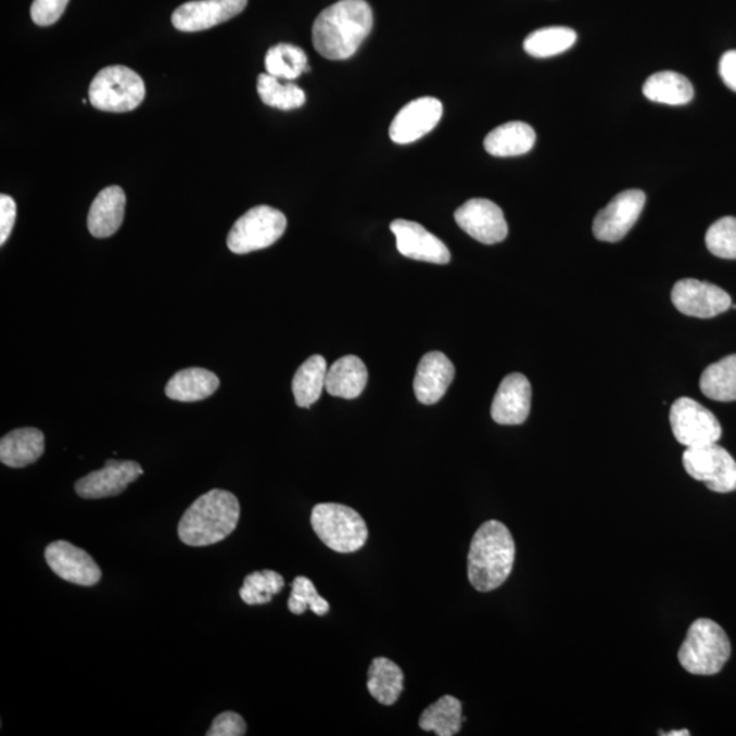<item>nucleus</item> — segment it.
Here are the masks:
<instances>
[{
  "mask_svg": "<svg viewBox=\"0 0 736 736\" xmlns=\"http://www.w3.org/2000/svg\"><path fill=\"white\" fill-rule=\"evenodd\" d=\"M372 25L375 15L366 0H340L318 15L313 26V45L319 55L345 61L359 50Z\"/></svg>",
  "mask_w": 736,
  "mask_h": 736,
  "instance_id": "f257e3e1",
  "label": "nucleus"
},
{
  "mask_svg": "<svg viewBox=\"0 0 736 736\" xmlns=\"http://www.w3.org/2000/svg\"><path fill=\"white\" fill-rule=\"evenodd\" d=\"M516 543L508 526L497 520L484 522L474 532L468 553V579L474 589H498L515 567Z\"/></svg>",
  "mask_w": 736,
  "mask_h": 736,
  "instance_id": "f03ea898",
  "label": "nucleus"
},
{
  "mask_svg": "<svg viewBox=\"0 0 736 736\" xmlns=\"http://www.w3.org/2000/svg\"><path fill=\"white\" fill-rule=\"evenodd\" d=\"M239 500L226 490H211L185 511L178 525L181 542L191 547L220 543L237 530Z\"/></svg>",
  "mask_w": 736,
  "mask_h": 736,
  "instance_id": "7ed1b4c3",
  "label": "nucleus"
},
{
  "mask_svg": "<svg viewBox=\"0 0 736 736\" xmlns=\"http://www.w3.org/2000/svg\"><path fill=\"white\" fill-rule=\"evenodd\" d=\"M729 656L731 643L724 629L712 620L700 618L687 631L678 660L689 674L711 676L723 670Z\"/></svg>",
  "mask_w": 736,
  "mask_h": 736,
  "instance_id": "20e7f679",
  "label": "nucleus"
},
{
  "mask_svg": "<svg viewBox=\"0 0 736 736\" xmlns=\"http://www.w3.org/2000/svg\"><path fill=\"white\" fill-rule=\"evenodd\" d=\"M312 525L325 546L340 554L359 551L368 538L366 521L345 505H317L313 509Z\"/></svg>",
  "mask_w": 736,
  "mask_h": 736,
  "instance_id": "39448f33",
  "label": "nucleus"
},
{
  "mask_svg": "<svg viewBox=\"0 0 736 736\" xmlns=\"http://www.w3.org/2000/svg\"><path fill=\"white\" fill-rule=\"evenodd\" d=\"M145 83L140 74L126 66L103 68L90 83V103L100 111L130 112L141 105L145 99Z\"/></svg>",
  "mask_w": 736,
  "mask_h": 736,
  "instance_id": "423d86ee",
  "label": "nucleus"
},
{
  "mask_svg": "<svg viewBox=\"0 0 736 736\" xmlns=\"http://www.w3.org/2000/svg\"><path fill=\"white\" fill-rule=\"evenodd\" d=\"M287 229L284 213L268 205L245 212L228 233L227 245L234 254H249L270 248Z\"/></svg>",
  "mask_w": 736,
  "mask_h": 736,
  "instance_id": "0eeeda50",
  "label": "nucleus"
},
{
  "mask_svg": "<svg viewBox=\"0 0 736 736\" xmlns=\"http://www.w3.org/2000/svg\"><path fill=\"white\" fill-rule=\"evenodd\" d=\"M670 424L675 440L689 447L719 444L723 430L711 410L693 398L682 397L672 404Z\"/></svg>",
  "mask_w": 736,
  "mask_h": 736,
  "instance_id": "6e6552de",
  "label": "nucleus"
},
{
  "mask_svg": "<svg viewBox=\"0 0 736 736\" xmlns=\"http://www.w3.org/2000/svg\"><path fill=\"white\" fill-rule=\"evenodd\" d=\"M685 471L713 493L727 494L736 490V461L719 444L689 447L682 457Z\"/></svg>",
  "mask_w": 736,
  "mask_h": 736,
  "instance_id": "1a4fd4ad",
  "label": "nucleus"
},
{
  "mask_svg": "<svg viewBox=\"0 0 736 736\" xmlns=\"http://www.w3.org/2000/svg\"><path fill=\"white\" fill-rule=\"evenodd\" d=\"M671 299L680 313L702 319L718 317L733 306V299L722 288L695 279L676 282Z\"/></svg>",
  "mask_w": 736,
  "mask_h": 736,
  "instance_id": "9d476101",
  "label": "nucleus"
},
{
  "mask_svg": "<svg viewBox=\"0 0 736 736\" xmlns=\"http://www.w3.org/2000/svg\"><path fill=\"white\" fill-rule=\"evenodd\" d=\"M645 201L647 196L642 190L622 191L605 210L597 213L594 220L595 238L601 242H620L642 216Z\"/></svg>",
  "mask_w": 736,
  "mask_h": 736,
  "instance_id": "9b49d317",
  "label": "nucleus"
},
{
  "mask_svg": "<svg viewBox=\"0 0 736 736\" xmlns=\"http://www.w3.org/2000/svg\"><path fill=\"white\" fill-rule=\"evenodd\" d=\"M458 227L483 244H497L508 237L509 227L503 210L493 201L474 199L455 213Z\"/></svg>",
  "mask_w": 736,
  "mask_h": 736,
  "instance_id": "f8f14e48",
  "label": "nucleus"
},
{
  "mask_svg": "<svg viewBox=\"0 0 736 736\" xmlns=\"http://www.w3.org/2000/svg\"><path fill=\"white\" fill-rule=\"evenodd\" d=\"M46 561L58 578L76 585L93 586L103 575L99 564L85 549L65 541L48 544Z\"/></svg>",
  "mask_w": 736,
  "mask_h": 736,
  "instance_id": "ddd939ff",
  "label": "nucleus"
},
{
  "mask_svg": "<svg viewBox=\"0 0 736 736\" xmlns=\"http://www.w3.org/2000/svg\"><path fill=\"white\" fill-rule=\"evenodd\" d=\"M249 0H193L181 4L173 14V25L180 31L207 30L237 17Z\"/></svg>",
  "mask_w": 736,
  "mask_h": 736,
  "instance_id": "4468645a",
  "label": "nucleus"
},
{
  "mask_svg": "<svg viewBox=\"0 0 736 736\" xmlns=\"http://www.w3.org/2000/svg\"><path fill=\"white\" fill-rule=\"evenodd\" d=\"M442 112L444 106L439 99L421 98L410 101L394 117L389 136L399 145L418 141L435 129Z\"/></svg>",
  "mask_w": 736,
  "mask_h": 736,
  "instance_id": "2eb2a0df",
  "label": "nucleus"
},
{
  "mask_svg": "<svg viewBox=\"0 0 736 736\" xmlns=\"http://www.w3.org/2000/svg\"><path fill=\"white\" fill-rule=\"evenodd\" d=\"M391 231L396 237L397 250L404 257L436 265L451 263V252L446 244L420 224L394 220Z\"/></svg>",
  "mask_w": 736,
  "mask_h": 736,
  "instance_id": "dca6fc26",
  "label": "nucleus"
},
{
  "mask_svg": "<svg viewBox=\"0 0 736 736\" xmlns=\"http://www.w3.org/2000/svg\"><path fill=\"white\" fill-rule=\"evenodd\" d=\"M143 473L140 464L136 461L109 460L104 468L87 474L76 483V491L84 499H100L115 497L127 488Z\"/></svg>",
  "mask_w": 736,
  "mask_h": 736,
  "instance_id": "f3484780",
  "label": "nucleus"
},
{
  "mask_svg": "<svg viewBox=\"0 0 736 736\" xmlns=\"http://www.w3.org/2000/svg\"><path fill=\"white\" fill-rule=\"evenodd\" d=\"M532 388L530 381L520 372L505 377L491 405V416L495 423L519 426L524 423L531 413Z\"/></svg>",
  "mask_w": 736,
  "mask_h": 736,
  "instance_id": "a211bd4d",
  "label": "nucleus"
},
{
  "mask_svg": "<svg viewBox=\"0 0 736 736\" xmlns=\"http://www.w3.org/2000/svg\"><path fill=\"white\" fill-rule=\"evenodd\" d=\"M456 368L442 352H429L421 357L414 380L415 396L424 405H433L445 396L455 380Z\"/></svg>",
  "mask_w": 736,
  "mask_h": 736,
  "instance_id": "6ab92c4d",
  "label": "nucleus"
},
{
  "mask_svg": "<svg viewBox=\"0 0 736 736\" xmlns=\"http://www.w3.org/2000/svg\"><path fill=\"white\" fill-rule=\"evenodd\" d=\"M125 210L126 194L119 186H110V188L101 190L92 206H90L89 232L99 239L112 237L122 226Z\"/></svg>",
  "mask_w": 736,
  "mask_h": 736,
  "instance_id": "aec40b11",
  "label": "nucleus"
},
{
  "mask_svg": "<svg viewBox=\"0 0 736 736\" xmlns=\"http://www.w3.org/2000/svg\"><path fill=\"white\" fill-rule=\"evenodd\" d=\"M46 449L45 434L40 430L17 429L0 441V461L10 468H25L36 462Z\"/></svg>",
  "mask_w": 736,
  "mask_h": 736,
  "instance_id": "412c9836",
  "label": "nucleus"
},
{
  "mask_svg": "<svg viewBox=\"0 0 736 736\" xmlns=\"http://www.w3.org/2000/svg\"><path fill=\"white\" fill-rule=\"evenodd\" d=\"M220 380L210 370L200 367L185 368L170 378L165 394L181 403H195L215 394Z\"/></svg>",
  "mask_w": 736,
  "mask_h": 736,
  "instance_id": "4be33fe9",
  "label": "nucleus"
},
{
  "mask_svg": "<svg viewBox=\"0 0 736 736\" xmlns=\"http://www.w3.org/2000/svg\"><path fill=\"white\" fill-rule=\"evenodd\" d=\"M536 132L524 122H509L498 126L484 140V149L491 156L515 157L532 151Z\"/></svg>",
  "mask_w": 736,
  "mask_h": 736,
  "instance_id": "5701e85b",
  "label": "nucleus"
},
{
  "mask_svg": "<svg viewBox=\"0 0 736 736\" xmlns=\"http://www.w3.org/2000/svg\"><path fill=\"white\" fill-rule=\"evenodd\" d=\"M367 380L365 363L354 355L343 356L329 367L327 392L330 396L354 399L365 391Z\"/></svg>",
  "mask_w": 736,
  "mask_h": 736,
  "instance_id": "b1692460",
  "label": "nucleus"
},
{
  "mask_svg": "<svg viewBox=\"0 0 736 736\" xmlns=\"http://www.w3.org/2000/svg\"><path fill=\"white\" fill-rule=\"evenodd\" d=\"M328 365L321 355H313L297 368L292 381V392L301 408H310L327 391Z\"/></svg>",
  "mask_w": 736,
  "mask_h": 736,
  "instance_id": "393cba45",
  "label": "nucleus"
},
{
  "mask_svg": "<svg viewBox=\"0 0 736 736\" xmlns=\"http://www.w3.org/2000/svg\"><path fill=\"white\" fill-rule=\"evenodd\" d=\"M643 93L653 103L685 105L695 98V88L689 79L680 73L660 72L647 79Z\"/></svg>",
  "mask_w": 736,
  "mask_h": 736,
  "instance_id": "a878e982",
  "label": "nucleus"
},
{
  "mask_svg": "<svg viewBox=\"0 0 736 736\" xmlns=\"http://www.w3.org/2000/svg\"><path fill=\"white\" fill-rule=\"evenodd\" d=\"M367 689L382 706H393L404 689L402 669L386 658L372 660L370 670H368Z\"/></svg>",
  "mask_w": 736,
  "mask_h": 736,
  "instance_id": "bb28decb",
  "label": "nucleus"
},
{
  "mask_svg": "<svg viewBox=\"0 0 736 736\" xmlns=\"http://www.w3.org/2000/svg\"><path fill=\"white\" fill-rule=\"evenodd\" d=\"M700 388L703 396L713 402H736V355L708 366L702 372Z\"/></svg>",
  "mask_w": 736,
  "mask_h": 736,
  "instance_id": "cd10ccee",
  "label": "nucleus"
},
{
  "mask_svg": "<svg viewBox=\"0 0 736 736\" xmlns=\"http://www.w3.org/2000/svg\"><path fill=\"white\" fill-rule=\"evenodd\" d=\"M464 720L462 703L456 697L444 696L421 713L419 725L439 736H453L460 733Z\"/></svg>",
  "mask_w": 736,
  "mask_h": 736,
  "instance_id": "c85d7f7f",
  "label": "nucleus"
},
{
  "mask_svg": "<svg viewBox=\"0 0 736 736\" xmlns=\"http://www.w3.org/2000/svg\"><path fill=\"white\" fill-rule=\"evenodd\" d=\"M265 67L270 76L285 79V81H293L303 73L310 72L306 52L302 48L285 45V42L270 48L265 56Z\"/></svg>",
  "mask_w": 736,
  "mask_h": 736,
  "instance_id": "c756f323",
  "label": "nucleus"
},
{
  "mask_svg": "<svg viewBox=\"0 0 736 736\" xmlns=\"http://www.w3.org/2000/svg\"><path fill=\"white\" fill-rule=\"evenodd\" d=\"M578 41V34L564 26H549L533 31L524 41V50L533 58H551L567 52Z\"/></svg>",
  "mask_w": 736,
  "mask_h": 736,
  "instance_id": "7c9ffc66",
  "label": "nucleus"
},
{
  "mask_svg": "<svg viewBox=\"0 0 736 736\" xmlns=\"http://www.w3.org/2000/svg\"><path fill=\"white\" fill-rule=\"evenodd\" d=\"M257 90L263 103L277 110H296L306 103V94L296 84H281L280 78L268 73L259 74Z\"/></svg>",
  "mask_w": 736,
  "mask_h": 736,
  "instance_id": "2f4dec72",
  "label": "nucleus"
},
{
  "mask_svg": "<svg viewBox=\"0 0 736 736\" xmlns=\"http://www.w3.org/2000/svg\"><path fill=\"white\" fill-rule=\"evenodd\" d=\"M284 579L274 570L254 572L244 579V584L239 591L240 597L249 606L266 605L271 597L280 594L284 588Z\"/></svg>",
  "mask_w": 736,
  "mask_h": 736,
  "instance_id": "473e14b6",
  "label": "nucleus"
},
{
  "mask_svg": "<svg viewBox=\"0 0 736 736\" xmlns=\"http://www.w3.org/2000/svg\"><path fill=\"white\" fill-rule=\"evenodd\" d=\"M288 608L295 616H302L307 608L319 617L327 616L330 610L329 602L318 595L316 585L312 580L299 575L292 583V594L288 600Z\"/></svg>",
  "mask_w": 736,
  "mask_h": 736,
  "instance_id": "72a5a7b5",
  "label": "nucleus"
},
{
  "mask_svg": "<svg viewBox=\"0 0 736 736\" xmlns=\"http://www.w3.org/2000/svg\"><path fill=\"white\" fill-rule=\"evenodd\" d=\"M706 243L709 252L723 259H736V217H723L709 227Z\"/></svg>",
  "mask_w": 736,
  "mask_h": 736,
  "instance_id": "f704fd0d",
  "label": "nucleus"
},
{
  "mask_svg": "<svg viewBox=\"0 0 736 736\" xmlns=\"http://www.w3.org/2000/svg\"><path fill=\"white\" fill-rule=\"evenodd\" d=\"M71 0H34L30 8V17L36 25L51 26L56 24L65 14Z\"/></svg>",
  "mask_w": 736,
  "mask_h": 736,
  "instance_id": "c9c22d12",
  "label": "nucleus"
},
{
  "mask_svg": "<svg viewBox=\"0 0 736 736\" xmlns=\"http://www.w3.org/2000/svg\"><path fill=\"white\" fill-rule=\"evenodd\" d=\"M248 733V725L239 713L224 712L213 720L207 736H243Z\"/></svg>",
  "mask_w": 736,
  "mask_h": 736,
  "instance_id": "e433bc0d",
  "label": "nucleus"
},
{
  "mask_svg": "<svg viewBox=\"0 0 736 736\" xmlns=\"http://www.w3.org/2000/svg\"><path fill=\"white\" fill-rule=\"evenodd\" d=\"M15 218H17V204L8 194L0 195V244L8 242L12 233Z\"/></svg>",
  "mask_w": 736,
  "mask_h": 736,
  "instance_id": "4c0bfd02",
  "label": "nucleus"
},
{
  "mask_svg": "<svg viewBox=\"0 0 736 736\" xmlns=\"http://www.w3.org/2000/svg\"><path fill=\"white\" fill-rule=\"evenodd\" d=\"M719 73L724 84L736 92V50L725 52L720 59Z\"/></svg>",
  "mask_w": 736,
  "mask_h": 736,
  "instance_id": "58836bf2",
  "label": "nucleus"
},
{
  "mask_svg": "<svg viewBox=\"0 0 736 736\" xmlns=\"http://www.w3.org/2000/svg\"><path fill=\"white\" fill-rule=\"evenodd\" d=\"M665 736H689L690 733L687 729L674 731V733H667Z\"/></svg>",
  "mask_w": 736,
  "mask_h": 736,
  "instance_id": "ea45409f",
  "label": "nucleus"
}]
</instances>
